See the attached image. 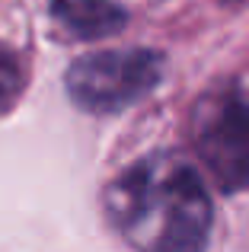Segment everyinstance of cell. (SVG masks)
I'll list each match as a JSON object with an SVG mask.
<instances>
[{
  "instance_id": "1",
  "label": "cell",
  "mask_w": 249,
  "mask_h": 252,
  "mask_svg": "<svg viewBox=\"0 0 249 252\" xmlns=\"http://www.w3.org/2000/svg\"><path fill=\"white\" fill-rule=\"evenodd\" d=\"M109 223L134 252H205L214 204L201 172L173 150L134 160L102 195Z\"/></svg>"
},
{
  "instance_id": "2",
  "label": "cell",
  "mask_w": 249,
  "mask_h": 252,
  "mask_svg": "<svg viewBox=\"0 0 249 252\" xmlns=\"http://www.w3.org/2000/svg\"><path fill=\"white\" fill-rule=\"evenodd\" d=\"M163 80V55L150 48H109L77 58L67 67L64 86L77 109L93 115H115Z\"/></svg>"
},
{
  "instance_id": "3",
  "label": "cell",
  "mask_w": 249,
  "mask_h": 252,
  "mask_svg": "<svg viewBox=\"0 0 249 252\" xmlns=\"http://www.w3.org/2000/svg\"><path fill=\"white\" fill-rule=\"evenodd\" d=\"M192 150L224 195L249 189V99L237 86H218L198 99Z\"/></svg>"
},
{
  "instance_id": "4",
  "label": "cell",
  "mask_w": 249,
  "mask_h": 252,
  "mask_svg": "<svg viewBox=\"0 0 249 252\" xmlns=\"http://www.w3.org/2000/svg\"><path fill=\"white\" fill-rule=\"evenodd\" d=\"M45 3L58 29L80 42L115 35L128 23L122 0H45Z\"/></svg>"
},
{
  "instance_id": "5",
  "label": "cell",
  "mask_w": 249,
  "mask_h": 252,
  "mask_svg": "<svg viewBox=\"0 0 249 252\" xmlns=\"http://www.w3.org/2000/svg\"><path fill=\"white\" fill-rule=\"evenodd\" d=\"M23 86H26V74L19 67V58L0 42V112L16 105V99L23 96Z\"/></svg>"
},
{
  "instance_id": "6",
  "label": "cell",
  "mask_w": 249,
  "mask_h": 252,
  "mask_svg": "<svg viewBox=\"0 0 249 252\" xmlns=\"http://www.w3.org/2000/svg\"><path fill=\"white\" fill-rule=\"evenodd\" d=\"M224 3H249V0H224Z\"/></svg>"
}]
</instances>
